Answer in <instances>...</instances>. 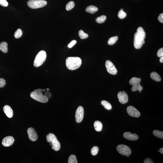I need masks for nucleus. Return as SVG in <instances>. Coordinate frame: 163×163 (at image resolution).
Returning a JSON list of instances; mask_svg holds the SVG:
<instances>
[{"label":"nucleus","instance_id":"obj_1","mask_svg":"<svg viewBox=\"0 0 163 163\" xmlns=\"http://www.w3.org/2000/svg\"><path fill=\"white\" fill-rule=\"evenodd\" d=\"M146 33L141 27H139L137 29V33L134 35V46L136 49H140L145 44L144 39L146 38Z\"/></svg>","mask_w":163,"mask_h":163},{"label":"nucleus","instance_id":"obj_2","mask_svg":"<svg viewBox=\"0 0 163 163\" xmlns=\"http://www.w3.org/2000/svg\"><path fill=\"white\" fill-rule=\"evenodd\" d=\"M82 60L78 57H69L66 59V65L68 69L70 70H75L81 66Z\"/></svg>","mask_w":163,"mask_h":163},{"label":"nucleus","instance_id":"obj_3","mask_svg":"<svg viewBox=\"0 0 163 163\" xmlns=\"http://www.w3.org/2000/svg\"><path fill=\"white\" fill-rule=\"evenodd\" d=\"M45 90V89L43 90L39 89L35 90L31 93V97L38 102L43 103H46L48 102L49 98L45 95H43L42 92Z\"/></svg>","mask_w":163,"mask_h":163},{"label":"nucleus","instance_id":"obj_4","mask_svg":"<svg viewBox=\"0 0 163 163\" xmlns=\"http://www.w3.org/2000/svg\"><path fill=\"white\" fill-rule=\"evenodd\" d=\"M47 141L49 143L50 145L52 146V149L55 151H58L60 148V143L57 140L56 136L52 133H50L46 136Z\"/></svg>","mask_w":163,"mask_h":163},{"label":"nucleus","instance_id":"obj_5","mask_svg":"<svg viewBox=\"0 0 163 163\" xmlns=\"http://www.w3.org/2000/svg\"><path fill=\"white\" fill-rule=\"evenodd\" d=\"M46 53L44 50L39 52L36 56L34 62V66L35 67H39L46 60Z\"/></svg>","mask_w":163,"mask_h":163},{"label":"nucleus","instance_id":"obj_6","mask_svg":"<svg viewBox=\"0 0 163 163\" xmlns=\"http://www.w3.org/2000/svg\"><path fill=\"white\" fill-rule=\"evenodd\" d=\"M47 2L45 0H30L27 2L28 7L33 9L42 8L46 6Z\"/></svg>","mask_w":163,"mask_h":163},{"label":"nucleus","instance_id":"obj_7","mask_svg":"<svg viewBox=\"0 0 163 163\" xmlns=\"http://www.w3.org/2000/svg\"><path fill=\"white\" fill-rule=\"evenodd\" d=\"M117 150L119 154L124 156H129L131 154V151L130 148L126 145L123 144L118 145L117 147Z\"/></svg>","mask_w":163,"mask_h":163},{"label":"nucleus","instance_id":"obj_8","mask_svg":"<svg viewBox=\"0 0 163 163\" xmlns=\"http://www.w3.org/2000/svg\"><path fill=\"white\" fill-rule=\"evenodd\" d=\"M106 66L107 71L109 73L113 75L117 74L118 71L112 62L110 60H107L106 62Z\"/></svg>","mask_w":163,"mask_h":163},{"label":"nucleus","instance_id":"obj_9","mask_svg":"<svg viewBox=\"0 0 163 163\" xmlns=\"http://www.w3.org/2000/svg\"><path fill=\"white\" fill-rule=\"evenodd\" d=\"M84 115V110L83 107L80 106L76 110L75 118L76 121L77 123H80L82 121L83 119Z\"/></svg>","mask_w":163,"mask_h":163},{"label":"nucleus","instance_id":"obj_10","mask_svg":"<svg viewBox=\"0 0 163 163\" xmlns=\"http://www.w3.org/2000/svg\"><path fill=\"white\" fill-rule=\"evenodd\" d=\"M127 111L129 115L132 117L138 118L140 115V112L133 106H128L127 107Z\"/></svg>","mask_w":163,"mask_h":163},{"label":"nucleus","instance_id":"obj_11","mask_svg":"<svg viewBox=\"0 0 163 163\" xmlns=\"http://www.w3.org/2000/svg\"><path fill=\"white\" fill-rule=\"evenodd\" d=\"M28 138L31 141H35L37 140L38 135L36 130L34 128H30L27 130Z\"/></svg>","mask_w":163,"mask_h":163},{"label":"nucleus","instance_id":"obj_12","mask_svg":"<svg viewBox=\"0 0 163 163\" xmlns=\"http://www.w3.org/2000/svg\"><path fill=\"white\" fill-rule=\"evenodd\" d=\"M118 97L119 102L122 104H125L128 102V95L124 91L122 92L120 91V92L118 93Z\"/></svg>","mask_w":163,"mask_h":163},{"label":"nucleus","instance_id":"obj_13","mask_svg":"<svg viewBox=\"0 0 163 163\" xmlns=\"http://www.w3.org/2000/svg\"><path fill=\"white\" fill-rule=\"evenodd\" d=\"M14 141V138L13 137L11 136H7L2 140V144L5 147H9L13 145Z\"/></svg>","mask_w":163,"mask_h":163},{"label":"nucleus","instance_id":"obj_14","mask_svg":"<svg viewBox=\"0 0 163 163\" xmlns=\"http://www.w3.org/2000/svg\"><path fill=\"white\" fill-rule=\"evenodd\" d=\"M123 136L126 139L130 140H136L139 138V137L137 134L135 133L132 134L130 132H125L123 134Z\"/></svg>","mask_w":163,"mask_h":163},{"label":"nucleus","instance_id":"obj_15","mask_svg":"<svg viewBox=\"0 0 163 163\" xmlns=\"http://www.w3.org/2000/svg\"><path fill=\"white\" fill-rule=\"evenodd\" d=\"M4 112L8 118H11L13 115V112L11 107L9 106L6 105L3 107Z\"/></svg>","mask_w":163,"mask_h":163},{"label":"nucleus","instance_id":"obj_16","mask_svg":"<svg viewBox=\"0 0 163 163\" xmlns=\"http://www.w3.org/2000/svg\"><path fill=\"white\" fill-rule=\"evenodd\" d=\"M98 10V8L97 7L92 5L88 6L86 9V12L90 13L92 14L96 13Z\"/></svg>","mask_w":163,"mask_h":163},{"label":"nucleus","instance_id":"obj_17","mask_svg":"<svg viewBox=\"0 0 163 163\" xmlns=\"http://www.w3.org/2000/svg\"><path fill=\"white\" fill-rule=\"evenodd\" d=\"M150 76L151 78L154 81L160 82L161 81V78L160 76L157 73L153 72L150 74Z\"/></svg>","mask_w":163,"mask_h":163},{"label":"nucleus","instance_id":"obj_18","mask_svg":"<svg viewBox=\"0 0 163 163\" xmlns=\"http://www.w3.org/2000/svg\"><path fill=\"white\" fill-rule=\"evenodd\" d=\"M8 44L5 42H2L0 44V50L5 53H6L8 51Z\"/></svg>","mask_w":163,"mask_h":163},{"label":"nucleus","instance_id":"obj_19","mask_svg":"<svg viewBox=\"0 0 163 163\" xmlns=\"http://www.w3.org/2000/svg\"><path fill=\"white\" fill-rule=\"evenodd\" d=\"M94 127L96 131L100 132L102 130V124L99 121H96L94 123Z\"/></svg>","mask_w":163,"mask_h":163},{"label":"nucleus","instance_id":"obj_20","mask_svg":"<svg viewBox=\"0 0 163 163\" xmlns=\"http://www.w3.org/2000/svg\"><path fill=\"white\" fill-rule=\"evenodd\" d=\"M143 90V86H141L139 83L133 85L131 88V90L133 92L137 91H141Z\"/></svg>","mask_w":163,"mask_h":163},{"label":"nucleus","instance_id":"obj_21","mask_svg":"<svg viewBox=\"0 0 163 163\" xmlns=\"http://www.w3.org/2000/svg\"><path fill=\"white\" fill-rule=\"evenodd\" d=\"M141 81V79L136 77L132 78L129 81L130 85H133L140 83Z\"/></svg>","mask_w":163,"mask_h":163},{"label":"nucleus","instance_id":"obj_22","mask_svg":"<svg viewBox=\"0 0 163 163\" xmlns=\"http://www.w3.org/2000/svg\"><path fill=\"white\" fill-rule=\"evenodd\" d=\"M101 104L104 108L108 110H110L112 109V106L109 102L105 100L102 101L101 102Z\"/></svg>","mask_w":163,"mask_h":163},{"label":"nucleus","instance_id":"obj_23","mask_svg":"<svg viewBox=\"0 0 163 163\" xmlns=\"http://www.w3.org/2000/svg\"><path fill=\"white\" fill-rule=\"evenodd\" d=\"M153 134L155 136L161 139H163V132L161 131L154 130L153 131Z\"/></svg>","mask_w":163,"mask_h":163},{"label":"nucleus","instance_id":"obj_24","mask_svg":"<svg viewBox=\"0 0 163 163\" xmlns=\"http://www.w3.org/2000/svg\"><path fill=\"white\" fill-rule=\"evenodd\" d=\"M118 39V37L117 36L112 37L110 38L108 41V44L109 45H114L117 42Z\"/></svg>","mask_w":163,"mask_h":163},{"label":"nucleus","instance_id":"obj_25","mask_svg":"<svg viewBox=\"0 0 163 163\" xmlns=\"http://www.w3.org/2000/svg\"><path fill=\"white\" fill-rule=\"evenodd\" d=\"M106 19V17L105 15H102L98 17L96 19V22L97 23L101 24L105 21Z\"/></svg>","mask_w":163,"mask_h":163},{"label":"nucleus","instance_id":"obj_26","mask_svg":"<svg viewBox=\"0 0 163 163\" xmlns=\"http://www.w3.org/2000/svg\"><path fill=\"white\" fill-rule=\"evenodd\" d=\"M74 2L73 1H71L70 2H68L66 5V9L67 11H70L71 10L75 7Z\"/></svg>","mask_w":163,"mask_h":163},{"label":"nucleus","instance_id":"obj_27","mask_svg":"<svg viewBox=\"0 0 163 163\" xmlns=\"http://www.w3.org/2000/svg\"><path fill=\"white\" fill-rule=\"evenodd\" d=\"M79 35L81 39H87L89 36L88 34L85 33L82 30L79 31Z\"/></svg>","mask_w":163,"mask_h":163},{"label":"nucleus","instance_id":"obj_28","mask_svg":"<svg viewBox=\"0 0 163 163\" xmlns=\"http://www.w3.org/2000/svg\"><path fill=\"white\" fill-rule=\"evenodd\" d=\"M68 163H77V161L76 157L75 155H71L69 156L68 160Z\"/></svg>","mask_w":163,"mask_h":163},{"label":"nucleus","instance_id":"obj_29","mask_svg":"<svg viewBox=\"0 0 163 163\" xmlns=\"http://www.w3.org/2000/svg\"><path fill=\"white\" fill-rule=\"evenodd\" d=\"M23 34V32L21 30L18 29L15 32L14 36L16 39H19L22 37Z\"/></svg>","mask_w":163,"mask_h":163},{"label":"nucleus","instance_id":"obj_30","mask_svg":"<svg viewBox=\"0 0 163 163\" xmlns=\"http://www.w3.org/2000/svg\"><path fill=\"white\" fill-rule=\"evenodd\" d=\"M127 16L126 13L122 9L120 10L118 14V16L120 19H123L125 18Z\"/></svg>","mask_w":163,"mask_h":163},{"label":"nucleus","instance_id":"obj_31","mask_svg":"<svg viewBox=\"0 0 163 163\" xmlns=\"http://www.w3.org/2000/svg\"><path fill=\"white\" fill-rule=\"evenodd\" d=\"M99 150V148L98 147L95 146L92 148L91 150V153L92 155H96L98 154Z\"/></svg>","mask_w":163,"mask_h":163},{"label":"nucleus","instance_id":"obj_32","mask_svg":"<svg viewBox=\"0 0 163 163\" xmlns=\"http://www.w3.org/2000/svg\"><path fill=\"white\" fill-rule=\"evenodd\" d=\"M0 5L4 7H7L8 3L7 0H0Z\"/></svg>","mask_w":163,"mask_h":163},{"label":"nucleus","instance_id":"obj_33","mask_svg":"<svg viewBox=\"0 0 163 163\" xmlns=\"http://www.w3.org/2000/svg\"><path fill=\"white\" fill-rule=\"evenodd\" d=\"M6 81L4 79H0V88L4 87L6 85Z\"/></svg>","mask_w":163,"mask_h":163},{"label":"nucleus","instance_id":"obj_34","mask_svg":"<svg viewBox=\"0 0 163 163\" xmlns=\"http://www.w3.org/2000/svg\"><path fill=\"white\" fill-rule=\"evenodd\" d=\"M157 55L159 57H161L163 56V48H162L158 50Z\"/></svg>","mask_w":163,"mask_h":163},{"label":"nucleus","instance_id":"obj_35","mask_svg":"<svg viewBox=\"0 0 163 163\" xmlns=\"http://www.w3.org/2000/svg\"><path fill=\"white\" fill-rule=\"evenodd\" d=\"M77 42V41L76 40H74L72 41L68 45V47L70 48H72L73 46Z\"/></svg>","mask_w":163,"mask_h":163},{"label":"nucleus","instance_id":"obj_36","mask_svg":"<svg viewBox=\"0 0 163 163\" xmlns=\"http://www.w3.org/2000/svg\"><path fill=\"white\" fill-rule=\"evenodd\" d=\"M44 95H45L46 97L49 99L51 98L52 96L51 93L49 91H47L45 92L44 93Z\"/></svg>","mask_w":163,"mask_h":163},{"label":"nucleus","instance_id":"obj_37","mask_svg":"<svg viewBox=\"0 0 163 163\" xmlns=\"http://www.w3.org/2000/svg\"><path fill=\"white\" fill-rule=\"evenodd\" d=\"M159 21L161 23H163V14H160L158 18Z\"/></svg>","mask_w":163,"mask_h":163},{"label":"nucleus","instance_id":"obj_38","mask_svg":"<svg viewBox=\"0 0 163 163\" xmlns=\"http://www.w3.org/2000/svg\"><path fill=\"white\" fill-rule=\"evenodd\" d=\"M144 163H154L153 160L150 158H147L146 159L144 160Z\"/></svg>","mask_w":163,"mask_h":163},{"label":"nucleus","instance_id":"obj_39","mask_svg":"<svg viewBox=\"0 0 163 163\" xmlns=\"http://www.w3.org/2000/svg\"><path fill=\"white\" fill-rule=\"evenodd\" d=\"M159 152L161 153V154H163V148L162 147L160 149Z\"/></svg>","mask_w":163,"mask_h":163},{"label":"nucleus","instance_id":"obj_40","mask_svg":"<svg viewBox=\"0 0 163 163\" xmlns=\"http://www.w3.org/2000/svg\"><path fill=\"white\" fill-rule=\"evenodd\" d=\"M160 62L161 63H163V57H161L160 58Z\"/></svg>","mask_w":163,"mask_h":163},{"label":"nucleus","instance_id":"obj_41","mask_svg":"<svg viewBox=\"0 0 163 163\" xmlns=\"http://www.w3.org/2000/svg\"><path fill=\"white\" fill-rule=\"evenodd\" d=\"M47 91H49V88H47L46 89Z\"/></svg>","mask_w":163,"mask_h":163},{"label":"nucleus","instance_id":"obj_42","mask_svg":"<svg viewBox=\"0 0 163 163\" xmlns=\"http://www.w3.org/2000/svg\"><path fill=\"white\" fill-rule=\"evenodd\" d=\"M139 92H141V91H139Z\"/></svg>","mask_w":163,"mask_h":163},{"label":"nucleus","instance_id":"obj_43","mask_svg":"<svg viewBox=\"0 0 163 163\" xmlns=\"http://www.w3.org/2000/svg\"><path fill=\"white\" fill-rule=\"evenodd\" d=\"M158 152H159V150L158 151Z\"/></svg>","mask_w":163,"mask_h":163}]
</instances>
